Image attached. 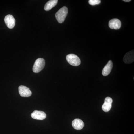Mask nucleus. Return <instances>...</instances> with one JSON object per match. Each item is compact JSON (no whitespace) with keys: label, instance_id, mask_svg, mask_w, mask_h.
Listing matches in <instances>:
<instances>
[{"label":"nucleus","instance_id":"nucleus-3","mask_svg":"<svg viewBox=\"0 0 134 134\" xmlns=\"http://www.w3.org/2000/svg\"><path fill=\"white\" fill-rule=\"evenodd\" d=\"M69 64L74 66H77L81 64V60L77 55L75 54H68L66 58Z\"/></svg>","mask_w":134,"mask_h":134},{"label":"nucleus","instance_id":"nucleus-5","mask_svg":"<svg viewBox=\"0 0 134 134\" xmlns=\"http://www.w3.org/2000/svg\"><path fill=\"white\" fill-rule=\"evenodd\" d=\"M112 99L110 97H107L105 99L104 103L102 105V110L105 112L109 111L112 107Z\"/></svg>","mask_w":134,"mask_h":134},{"label":"nucleus","instance_id":"nucleus-11","mask_svg":"<svg viewBox=\"0 0 134 134\" xmlns=\"http://www.w3.org/2000/svg\"><path fill=\"white\" fill-rule=\"evenodd\" d=\"M113 62L111 60L109 61L106 65L104 67L102 70V75L104 76H107L110 74L113 68Z\"/></svg>","mask_w":134,"mask_h":134},{"label":"nucleus","instance_id":"nucleus-8","mask_svg":"<svg viewBox=\"0 0 134 134\" xmlns=\"http://www.w3.org/2000/svg\"><path fill=\"white\" fill-rule=\"evenodd\" d=\"M108 25L111 29L118 30L121 27V22L119 19L114 18L110 20Z\"/></svg>","mask_w":134,"mask_h":134},{"label":"nucleus","instance_id":"nucleus-2","mask_svg":"<svg viewBox=\"0 0 134 134\" xmlns=\"http://www.w3.org/2000/svg\"><path fill=\"white\" fill-rule=\"evenodd\" d=\"M45 65V61L43 58L37 59L34 63L33 67V71L35 73L40 72L43 69Z\"/></svg>","mask_w":134,"mask_h":134},{"label":"nucleus","instance_id":"nucleus-7","mask_svg":"<svg viewBox=\"0 0 134 134\" xmlns=\"http://www.w3.org/2000/svg\"><path fill=\"white\" fill-rule=\"evenodd\" d=\"M32 118L36 120H43L46 117L45 113L41 111L35 110L31 114Z\"/></svg>","mask_w":134,"mask_h":134},{"label":"nucleus","instance_id":"nucleus-1","mask_svg":"<svg viewBox=\"0 0 134 134\" xmlns=\"http://www.w3.org/2000/svg\"><path fill=\"white\" fill-rule=\"evenodd\" d=\"M68 13V8L66 7H63L56 12L55 16L58 23H62L65 21Z\"/></svg>","mask_w":134,"mask_h":134},{"label":"nucleus","instance_id":"nucleus-10","mask_svg":"<svg viewBox=\"0 0 134 134\" xmlns=\"http://www.w3.org/2000/svg\"><path fill=\"white\" fill-rule=\"evenodd\" d=\"M72 126L75 129L80 130L83 128L84 124L82 120L79 119H75L72 121Z\"/></svg>","mask_w":134,"mask_h":134},{"label":"nucleus","instance_id":"nucleus-6","mask_svg":"<svg viewBox=\"0 0 134 134\" xmlns=\"http://www.w3.org/2000/svg\"><path fill=\"white\" fill-rule=\"evenodd\" d=\"M5 22L8 28L12 29L15 25V20L14 18L11 15H8L5 16Z\"/></svg>","mask_w":134,"mask_h":134},{"label":"nucleus","instance_id":"nucleus-12","mask_svg":"<svg viewBox=\"0 0 134 134\" xmlns=\"http://www.w3.org/2000/svg\"><path fill=\"white\" fill-rule=\"evenodd\" d=\"M58 0H50L46 3L44 7V9L46 11H48L57 5Z\"/></svg>","mask_w":134,"mask_h":134},{"label":"nucleus","instance_id":"nucleus-4","mask_svg":"<svg viewBox=\"0 0 134 134\" xmlns=\"http://www.w3.org/2000/svg\"><path fill=\"white\" fill-rule=\"evenodd\" d=\"M18 90L19 94L22 97H28L31 96V91L26 86L21 85L19 86Z\"/></svg>","mask_w":134,"mask_h":134},{"label":"nucleus","instance_id":"nucleus-14","mask_svg":"<svg viewBox=\"0 0 134 134\" xmlns=\"http://www.w3.org/2000/svg\"><path fill=\"white\" fill-rule=\"evenodd\" d=\"M123 1L125 2H129L131 1L130 0H124Z\"/></svg>","mask_w":134,"mask_h":134},{"label":"nucleus","instance_id":"nucleus-9","mask_svg":"<svg viewBox=\"0 0 134 134\" xmlns=\"http://www.w3.org/2000/svg\"><path fill=\"white\" fill-rule=\"evenodd\" d=\"M134 60V50H131L126 53L123 58V61L126 64H130L133 62Z\"/></svg>","mask_w":134,"mask_h":134},{"label":"nucleus","instance_id":"nucleus-13","mask_svg":"<svg viewBox=\"0 0 134 134\" xmlns=\"http://www.w3.org/2000/svg\"><path fill=\"white\" fill-rule=\"evenodd\" d=\"M100 0H89V3L91 6H95L96 5H99L100 4Z\"/></svg>","mask_w":134,"mask_h":134}]
</instances>
